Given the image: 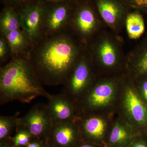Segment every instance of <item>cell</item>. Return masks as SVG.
Masks as SVG:
<instances>
[{
  "mask_svg": "<svg viewBox=\"0 0 147 147\" xmlns=\"http://www.w3.org/2000/svg\"><path fill=\"white\" fill-rule=\"evenodd\" d=\"M68 30L44 37L33 44L28 58L42 85L64 84L80 57V49Z\"/></svg>",
  "mask_w": 147,
  "mask_h": 147,
  "instance_id": "1",
  "label": "cell"
},
{
  "mask_svg": "<svg viewBox=\"0 0 147 147\" xmlns=\"http://www.w3.org/2000/svg\"><path fill=\"white\" fill-rule=\"evenodd\" d=\"M52 95L46 91L35 73L28 56L12 57L1 67V104L17 100L29 103L38 96L47 99Z\"/></svg>",
  "mask_w": 147,
  "mask_h": 147,
  "instance_id": "2",
  "label": "cell"
},
{
  "mask_svg": "<svg viewBox=\"0 0 147 147\" xmlns=\"http://www.w3.org/2000/svg\"><path fill=\"white\" fill-rule=\"evenodd\" d=\"M47 3L36 0L30 4L16 9L20 18L21 29L32 44L42 38L43 21Z\"/></svg>",
  "mask_w": 147,
  "mask_h": 147,
  "instance_id": "3",
  "label": "cell"
},
{
  "mask_svg": "<svg viewBox=\"0 0 147 147\" xmlns=\"http://www.w3.org/2000/svg\"><path fill=\"white\" fill-rule=\"evenodd\" d=\"M73 2V0H69L47 3L42 38L68 30L74 9Z\"/></svg>",
  "mask_w": 147,
  "mask_h": 147,
  "instance_id": "4",
  "label": "cell"
},
{
  "mask_svg": "<svg viewBox=\"0 0 147 147\" xmlns=\"http://www.w3.org/2000/svg\"><path fill=\"white\" fill-rule=\"evenodd\" d=\"M53 125L47 105L39 103L32 107L26 115L19 118L18 126L27 129L34 139L46 141Z\"/></svg>",
  "mask_w": 147,
  "mask_h": 147,
  "instance_id": "5",
  "label": "cell"
},
{
  "mask_svg": "<svg viewBox=\"0 0 147 147\" xmlns=\"http://www.w3.org/2000/svg\"><path fill=\"white\" fill-rule=\"evenodd\" d=\"M91 71L88 61L86 58L80 57L64 84L62 93L73 100L82 95L90 86Z\"/></svg>",
  "mask_w": 147,
  "mask_h": 147,
  "instance_id": "6",
  "label": "cell"
},
{
  "mask_svg": "<svg viewBox=\"0 0 147 147\" xmlns=\"http://www.w3.org/2000/svg\"><path fill=\"white\" fill-rule=\"evenodd\" d=\"M81 139L78 126L69 121L54 124L47 141L56 147H75Z\"/></svg>",
  "mask_w": 147,
  "mask_h": 147,
  "instance_id": "7",
  "label": "cell"
},
{
  "mask_svg": "<svg viewBox=\"0 0 147 147\" xmlns=\"http://www.w3.org/2000/svg\"><path fill=\"white\" fill-rule=\"evenodd\" d=\"M78 126L81 139L106 147L108 137L106 126L102 119L95 116H88L82 120Z\"/></svg>",
  "mask_w": 147,
  "mask_h": 147,
  "instance_id": "8",
  "label": "cell"
},
{
  "mask_svg": "<svg viewBox=\"0 0 147 147\" xmlns=\"http://www.w3.org/2000/svg\"><path fill=\"white\" fill-rule=\"evenodd\" d=\"M48 100L46 105L54 124L73 121L75 108L68 96L63 93L52 95Z\"/></svg>",
  "mask_w": 147,
  "mask_h": 147,
  "instance_id": "9",
  "label": "cell"
},
{
  "mask_svg": "<svg viewBox=\"0 0 147 147\" xmlns=\"http://www.w3.org/2000/svg\"><path fill=\"white\" fill-rule=\"evenodd\" d=\"M74 9L69 28H72L79 36L86 38L91 35L96 26V20L91 9L87 6Z\"/></svg>",
  "mask_w": 147,
  "mask_h": 147,
  "instance_id": "10",
  "label": "cell"
},
{
  "mask_svg": "<svg viewBox=\"0 0 147 147\" xmlns=\"http://www.w3.org/2000/svg\"><path fill=\"white\" fill-rule=\"evenodd\" d=\"M115 88L111 82H105L96 86L87 93L83 100L86 109L94 110L109 105L114 98Z\"/></svg>",
  "mask_w": 147,
  "mask_h": 147,
  "instance_id": "11",
  "label": "cell"
},
{
  "mask_svg": "<svg viewBox=\"0 0 147 147\" xmlns=\"http://www.w3.org/2000/svg\"><path fill=\"white\" fill-rule=\"evenodd\" d=\"M125 110L129 119L138 126L147 125V107L133 89L128 88L124 96Z\"/></svg>",
  "mask_w": 147,
  "mask_h": 147,
  "instance_id": "12",
  "label": "cell"
},
{
  "mask_svg": "<svg viewBox=\"0 0 147 147\" xmlns=\"http://www.w3.org/2000/svg\"><path fill=\"white\" fill-rule=\"evenodd\" d=\"M138 135L130 127L116 123L109 133L106 147H127Z\"/></svg>",
  "mask_w": 147,
  "mask_h": 147,
  "instance_id": "13",
  "label": "cell"
},
{
  "mask_svg": "<svg viewBox=\"0 0 147 147\" xmlns=\"http://www.w3.org/2000/svg\"><path fill=\"white\" fill-rule=\"evenodd\" d=\"M3 35L10 47L11 58L19 56H28L33 44L21 29L7 33Z\"/></svg>",
  "mask_w": 147,
  "mask_h": 147,
  "instance_id": "14",
  "label": "cell"
},
{
  "mask_svg": "<svg viewBox=\"0 0 147 147\" xmlns=\"http://www.w3.org/2000/svg\"><path fill=\"white\" fill-rule=\"evenodd\" d=\"M21 29L20 18L17 11L4 6L0 13V33L3 34Z\"/></svg>",
  "mask_w": 147,
  "mask_h": 147,
  "instance_id": "15",
  "label": "cell"
},
{
  "mask_svg": "<svg viewBox=\"0 0 147 147\" xmlns=\"http://www.w3.org/2000/svg\"><path fill=\"white\" fill-rule=\"evenodd\" d=\"M97 7L100 15L107 24L114 25L117 22L121 11L116 3L110 0H98Z\"/></svg>",
  "mask_w": 147,
  "mask_h": 147,
  "instance_id": "16",
  "label": "cell"
},
{
  "mask_svg": "<svg viewBox=\"0 0 147 147\" xmlns=\"http://www.w3.org/2000/svg\"><path fill=\"white\" fill-rule=\"evenodd\" d=\"M126 29L129 37L137 39L144 33L145 24L143 17L139 13H131L127 18Z\"/></svg>",
  "mask_w": 147,
  "mask_h": 147,
  "instance_id": "17",
  "label": "cell"
},
{
  "mask_svg": "<svg viewBox=\"0 0 147 147\" xmlns=\"http://www.w3.org/2000/svg\"><path fill=\"white\" fill-rule=\"evenodd\" d=\"M98 53L104 65L112 67L115 64L117 58V52L115 46L110 41L105 40L101 42L98 47Z\"/></svg>",
  "mask_w": 147,
  "mask_h": 147,
  "instance_id": "18",
  "label": "cell"
},
{
  "mask_svg": "<svg viewBox=\"0 0 147 147\" xmlns=\"http://www.w3.org/2000/svg\"><path fill=\"white\" fill-rule=\"evenodd\" d=\"M18 119L16 116L0 117V143L10 139L11 132L18 126Z\"/></svg>",
  "mask_w": 147,
  "mask_h": 147,
  "instance_id": "19",
  "label": "cell"
},
{
  "mask_svg": "<svg viewBox=\"0 0 147 147\" xmlns=\"http://www.w3.org/2000/svg\"><path fill=\"white\" fill-rule=\"evenodd\" d=\"M15 136L11 137L10 140L15 147H26L33 140L32 135L30 131L22 127H16Z\"/></svg>",
  "mask_w": 147,
  "mask_h": 147,
  "instance_id": "20",
  "label": "cell"
},
{
  "mask_svg": "<svg viewBox=\"0 0 147 147\" xmlns=\"http://www.w3.org/2000/svg\"><path fill=\"white\" fill-rule=\"evenodd\" d=\"M11 58V53L10 47L5 37L2 35L0 36V63L1 65L4 63Z\"/></svg>",
  "mask_w": 147,
  "mask_h": 147,
  "instance_id": "21",
  "label": "cell"
},
{
  "mask_svg": "<svg viewBox=\"0 0 147 147\" xmlns=\"http://www.w3.org/2000/svg\"><path fill=\"white\" fill-rule=\"evenodd\" d=\"M36 0H1L4 6H8L15 9L24 7L30 4Z\"/></svg>",
  "mask_w": 147,
  "mask_h": 147,
  "instance_id": "22",
  "label": "cell"
},
{
  "mask_svg": "<svg viewBox=\"0 0 147 147\" xmlns=\"http://www.w3.org/2000/svg\"><path fill=\"white\" fill-rule=\"evenodd\" d=\"M137 68L139 73H147V50L138 61Z\"/></svg>",
  "mask_w": 147,
  "mask_h": 147,
  "instance_id": "23",
  "label": "cell"
},
{
  "mask_svg": "<svg viewBox=\"0 0 147 147\" xmlns=\"http://www.w3.org/2000/svg\"><path fill=\"white\" fill-rule=\"evenodd\" d=\"M127 147H147V141L138 135Z\"/></svg>",
  "mask_w": 147,
  "mask_h": 147,
  "instance_id": "24",
  "label": "cell"
},
{
  "mask_svg": "<svg viewBox=\"0 0 147 147\" xmlns=\"http://www.w3.org/2000/svg\"><path fill=\"white\" fill-rule=\"evenodd\" d=\"M46 141L42 139H34L26 147H43Z\"/></svg>",
  "mask_w": 147,
  "mask_h": 147,
  "instance_id": "25",
  "label": "cell"
},
{
  "mask_svg": "<svg viewBox=\"0 0 147 147\" xmlns=\"http://www.w3.org/2000/svg\"><path fill=\"white\" fill-rule=\"evenodd\" d=\"M101 145L92 143V142H85L80 140L75 147H101Z\"/></svg>",
  "mask_w": 147,
  "mask_h": 147,
  "instance_id": "26",
  "label": "cell"
},
{
  "mask_svg": "<svg viewBox=\"0 0 147 147\" xmlns=\"http://www.w3.org/2000/svg\"><path fill=\"white\" fill-rule=\"evenodd\" d=\"M141 90L143 97L147 102V81H145L142 84Z\"/></svg>",
  "mask_w": 147,
  "mask_h": 147,
  "instance_id": "27",
  "label": "cell"
},
{
  "mask_svg": "<svg viewBox=\"0 0 147 147\" xmlns=\"http://www.w3.org/2000/svg\"><path fill=\"white\" fill-rule=\"evenodd\" d=\"M136 5L139 7H147V0H133Z\"/></svg>",
  "mask_w": 147,
  "mask_h": 147,
  "instance_id": "28",
  "label": "cell"
},
{
  "mask_svg": "<svg viewBox=\"0 0 147 147\" xmlns=\"http://www.w3.org/2000/svg\"><path fill=\"white\" fill-rule=\"evenodd\" d=\"M0 147H15L10 139L7 141L0 143Z\"/></svg>",
  "mask_w": 147,
  "mask_h": 147,
  "instance_id": "29",
  "label": "cell"
},
{
  "mask_svg": "<svg viewBox=\"0 0 147 147\" xmlns=\"http://www.w3.org/2000/svg\"><path fill=\"white\" fill-rule=\"evenodd\" d=\"M46 3H56L61 2L69 0H41Z\"/></svg>",
  "mask_w": 147,
  "mask_h": 147,
  "instance_id": "30",
  "label": "cell"
},
{
  "mask_svg": "<svg viewBox=\"0 0 147 147\" xmlns=\"http://www.w3.org/2000/svg\"><path fill=\"white\" fill-rule=\"evenodd\" d=\"M43 147H56L54 145L48 142V141H46L45 142V144H44V146Z\"/></svg>",
  "mask_w": 147,
  "mask_h": 147,
  "instance_id": "31",
  "label": "cell"
}]
</instances>
